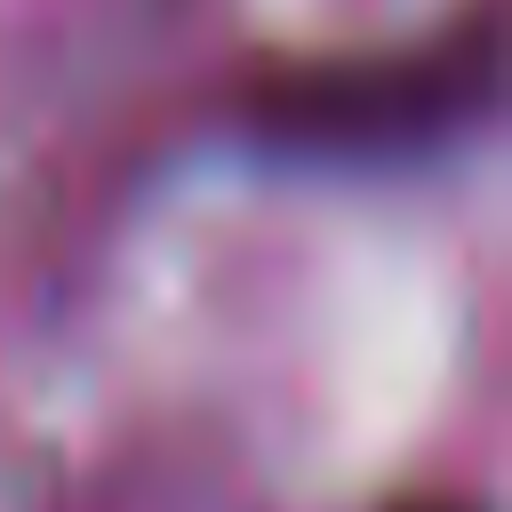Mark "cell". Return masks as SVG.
I'll return each instance as SVG.
<instances>
[{"label":"cell","instance_id":"obj_1","mask_svg":"<svg viewBox=\"0 0 512 512\" xmlns=\"http://www.w3.org/2000/svg\"><path fill=\"white\" fill-rule=\"evenodd\" d=\"M496 96V24L488 8L456 32H432L416 48H368V56H304L248 80V136L304 152V160H400L464 120H480Z\"/></svg>","mask_w":512,"mask_h":512},{"label":"cell","instance_id":"obj_2","mask_svg":"<svg viewBox=\"0 0 512 512\" xmlns=\"http://www.w3.org/2000/svg\"><path fill=\"white\" fill-rule=\"evenodd\" d=\"M384 512H472V504H440L432 496V504H384Z\"/></svg>","mask_w":512,"mask_h":512}]
</instances>
